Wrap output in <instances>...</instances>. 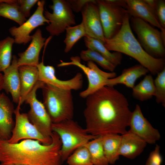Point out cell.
Here are the masks:
<instances>
[{
	"label": "cell",
	"instance_id": "277c9868",
	"mask_svg": "<svg viewBox=\"0 0 165 165\" xmlns=\"http://www.w3.org/2000/svg\"><path fill=\"white\" fill-rule=\"evenodd\" d=\"M42 89L43 104L52 123L73 119L74 108L72 90L45 83Z\"/></svg>",
	"mask_w": 165,
	"mask_h": 165
},
{
	"label": "cell",
	"instance_id": "d6a6232c",
	"mask_svg": "<svg viewBox=\"0 0 165 165\" xmlns=\"http://www.w3.org/2000/svg\"><path fill=\"white\" fill-rule=\"evenodd\" d=\"M155 11L161 26L165 29V1L156 0Z\"/></svg>",
	"mask_w": 165,
	"mask_h": 165
},
{
	"label": "cell",
	"instance_id": "83f0119b",
	"mask_svg": "<svg viewBox=\"0 0 165 165\" xmlns=\"http://www.w3.org/2000/svg\"><path fill=\"white\" fill-rule=\"evenodd\" d=\"M66 37L64 40L65 46L64 51L65 53L69 52L74 45L81 38L86 36V32L82 22L74 26L67 28Z\"/></svg>",
	"mask_w": 165,
	"mask_h": 165
},
{
	"label": "cell",
	"instance_id": "ffe728a7",
	"mask_svg": "<svg viewBox=\"0 0 165 165\" xmlns=\"http://www.w3.org/2000/svg\"><path fill=\"white\" fill-rule=\"evenodd\" d=\"M119 149V156L133 159L143 151L147 144L129 130L121 135Z\"/></svg>",
	"mask_w": 165,
	"mask_h": 165
},
{
	"label": "cell",
	"instance_id": "7a4b0ae2",
	"mask_svg": "<svg viewBox=\"0 0 165 165\" xmlns=\"http://www.w3.org/2000/svg\"><path fill=\"white\" fill-rule=\"evenodd\" d=\"M51 137L52 142L49 145L32 139L24 140L16 144L0 140V165H61V140L53 131Z\"/></svg>",
	"mask_w": 165,
	"mask_h": 165
},
{
	"label": "cell",
	"instance_id": "8d00e7d4",
	"mask_svg": "<svg viewBox=\"0 0 165 165\" xmlns=\"http://www.w3.org/2000/svg\"><path fill=\"white\" fill-rule=\"evenodd\" d=\"M3 75L0 72V91L2 89Z\"/></svg>",
	"mask_w": 165,
	"mask_h": 165
},
{
	"label": "cell",
	"instance_id": "9c48e42d",
	"mask_svg": "<svg viewBox=\"0 0 165 165\" xmlns=\"http://www.w3.org/2000/svg\"><path fill=\"white\" fill-rule=\"evenodd\" d=\"M52 2L53 5L49 6L52 13L44 11V16L50 21L46 29L51 36H59L67 28L76 24L75 16L67 0H53Z\"/></svg>",
	"mask_w": 165,
	"mask_h": 165
},
{
	"label": "cell",
	"instance_id": "52a82bcc",
	"mask_svg": "<svg viewBox=\"0 0 165 165\" xmlns=\"http://www.w3.org/2000/svg\"><path fill=\"white\" fill-rule=\"evenodd\" d=\"M96 2L104 37L106 39H110L119 31L128 13L125 0H97Z\"/></svg>",
	"mask_w": 165,
	"mask_h": 165
},
{
	"label": "cell",
	"instance_id": "d6986e66",
	"mask_svg": "<svg viewBox=\"0 0 165 165\" xmlns=\"http://www.w3.org/2000/svg\"><path fill=\"white\" fill-rule=\"evenodd\" d=\"M14 106L4 93L0 94V140H8L13 128Z\"/></svg>",
	"mask_w": 165,
	"mask_h": 165
},
{
	"label": "cell",
	"instance_id": "74e56055",
	"mask_svg": "<svg viewBox=\"0 0 165 165\" xmlns=\"http://www.w3.org/2000/svg\"><path fill=\"white\" fill-rule=\"evenodd\" d=\"M9 165H26L25 164H10Z\"/></svg>",
	"mask_w": 165,
	"mask_h": 165
},
{
	"label": "cell",
	"instance_id": "f1b7e54d",
	"mask_svg": "<svg viewBox=\"0 0 165 165\" xmlns=\"http://www.w3.org/2000/svg\"><path fill=\"white\" fill-rule=\"evenodd\" d=\"M80 58L86 61L96 63L105 69L114 72L116 67L97 52L88 49L82 50L80 53Z\"/></svg>",
	"mask_w": 165,
	"mask_h": 165
},
{
	"label": "cell",
	"instance_id": "4316f807",
	"mask_svg": "<svg viewBox=\"0 0 165 165\" xmlns=\"http://www.w3.org/2000/svg\"><path fill=\"white\" fill-rule=\"evenodd\" d=\"M84 146L88 149L93 165H109L99 136L89 141Z\"/></svg>",
	"mask_w": 165,
	"mask_h": 165
},
{
	"label": "cell",
	"instance_id": "4fadbf2b",
	"mask_svg": "<svg viewBox=\"0 0 165 165\" xmlns=\"http://www.w3.org/2000/svg\"><path fill=\"white\" fill-rule=\"evenodd\" d=\"M130 131L137 135L147 144H153L160 140V134L143 116L140 106L137 104L131 112L129 126Z\"/></svg>",
	"mask_w": 165,
	"mask_h": 165
},
{
	"label": "cell",
	"instance_id": "5bb4252c",
	"mask_svg": "<svg viewBox=\"0 0 165 165\" xmlns=\"http://www.w3.org/2000/svg\"><path fill=\"white\" fill-rule=\"evenodd\" d=\"M38 71V80L45 84L65 90H78L81 89L83 83V77L80 72L77 73L71 79L62 80L58 79L55 75L54 67L45 65L43 61L37 66Z\"/></svg>",
	"mask_w": 165,
	"mask_h": 165
},
{
	"label": "cell",
	"instance_id": "7402d4cb",
	"mask_svg": "<svg viewBox=\"0 0 165 165\" xmlns=\"http://www.w3.org/2000/svg\"><path fill=\"white\" fill-rule=\"evenodd\" d=\"M149 72L147 68L140 64L134 65L123 69L119 76L110 79L107 86L113 87L118 84H122L132 89L136 81Z\"/></svg>",
	"mask_w": 165,
	"mask_h": 165
},
{
	"label": "cell",
	"instance_id": "8992f818",
	"mask_svg": "<svg viewBox=\"0 0 165 165\" xmlns=\"http://www.w3.org/2000/svg\"><path fill=\"white\" fill-rule=\"evenodd\" d=\"M130 23L138 41L148 54L156 58L165 56V33L140 19L131 17Z\"/></svg>",
	"mask_w": 165,
	"mask_h": 165
},
{
	"label": "cell",
	"instance_id": "1f68e13d",
	"mask_svg": "<svg viewBox=\"0 0 165 165\" xmlns=\"http://www.w3.org/2000/svg\"><path fill=\"white\" fill-rule=\"evenodd\" d=\"M155 88V96L158 103L165 107V68L159 72L154 80Z\"/></svg>",
	"mask_w": 165,
	"mask_h": 165
},
{
	"label": "cell",
	"instance_id": "e575fe53",
	"mask_svg": "<svg viewBox=\"0 0 165 165\" xmlns=\"http://www.w3.org/2000/svg\"><path fill=\"white\" fill-rule=\"evenodd\" d=\"M38 0H19V10L26 18L30 16V10Z\"/></svg>",
	"mask_w": 165,
	"mask_h": 165
},
{
	"label": "cell",
	"instance_id": "8fae6325",
	"mask_svg": "<svg viewBox=\"0 0 165 165\" xmlns=\"http://www.w3.org/2000/svg\"><path fill=\"white\" fill-rule=\"evenodd\" d=\"M20 106L18 103L14 110L15 124L10 138L6 141L11 144H16L22 139H34L39 141L43 144H50L52 139L50 140L45 138L38 131L30 121L27 113L20 112Z\"/></svg>",
	"mask_w": 165,
	"mask_h": 165
},
{
	"label": "cell",
	"instance_id": "2e32d148",
	"mask_svg": "<svg viewBox=\"0 0 165 165\" xmlns=\"http://www.w3.org/2000/svg\"><path fill=\"white\" fill-rule=\"evenodd\" d=\"M125 8L129 15L140 19L165 32L157 18L155 10L144 0H125Z\"/></svg>",
	"mask_w": 165,
	"mask_h": 165
},
{
	"label": "cell",
	"instance_id": "44dd1931",
	"mask_svg": "<svg viewBox=\"0 0 165 165\" xmlns=\"http://www.w3.org/2000/svg\"><path fill=\"white\" fill-rule=\"evenodd\" d=\"M18 71L20 85V96L19 103L21 105L38 81V71L37 66L29 65L19 66Z\"/></svg>",
	"mask_w": 165,
	"mask_h": 165
},
{
	"label": "cell",
	"instance_id": "7c38bea8",
	"mask_svg": "<svg viewBox=\"0 0 165 165\" xmlns=\"http://www.w3.org/2000/svg\"><path fill=\"white\" fill-rule=\"evenodd\" d=\"M45 3L44 0H38L36 10L28 20L18 27L13 26L9 29L10 33L14 37L15 43L26 44L31 40L30 34L33 30L44 25L45 23L50 24L43 15Z\"/></svg>",
	"mask_w": 165,
	"mask_h": 165
},
{
	"label": "cell",
	"instance_id": "4dcf8cb0",
	"mask_svg": "<svg viewBox=\"0 0 165 165\" xmlns=\"http://www.w3.org/2000/svg\"><path fill=\"white\" fill-rule=\"evenodd\" d=\"M66 160L68 165H93L88 150L85 146L75 150Z\"/></svg>",
	"mask_w": 165,
	"mask_h": 165
},
{
	"label": "cell",
	"instance_id": "603a6c76",
	"mask_svg": "<svg viewBox=\"0 0 165 165\" xmlns=\"http://www.w3.org/2000/svg\"><path fill=\"white\" fill-rule=\"evenodd\" d=\"M104 152L109 164H114L119 159L121 135L113 134L101 136Z\"/></svg>",
	"mask_w": 165,
	"mask_h": 165
},
{
	"label": "cell",
	"instance_id": "f546056e",
	"mask_svg": "<svg viewBox=\"0 0 165 165\" xmlns=\"http://www.w3.org/2000/svg\"><path fill=\"white\" fill-rule=\"evenodd\" d=\"M14 43V38L9 36L0 41V72H3L10 64Z\"/></svg>",
	"mask_w": 165,
	"mask_h": 165
},
{
	"label": "cell",
	"instance_id": "5b68a950",
	"mask_svg": "<svg viewBox=\"0 0 165 165\" xmlns=\"http://www.w3.org/2000/svg\"><path fill=\"white\" fill-rule=\"evenodd\" d=\"M52 128L59 135L61 142L60 155L62 163L75 150L98 137L89 134L86 128L73 119L53 123Z\"/></svg>",
	"mask_w": 165,
	"mask_h": 165
},
{
	"label": "cell",
	"instance_id": "d590c367",
	"mask_svg": "<svg viewBox=\"0 0 165 165\" xmlns=\"http://www.w3.org/2000/svg\"><path fill=\"white\" fill-rule=\"evenodd\" d=\"M91 0H67L69 3L73 11L76 13L81 11L83 6Z\"/></svg>",
	"mask_w": 165,
	"mask_h": 165
},
{
	"label": "cell",
	"instance_id": "3957f363",
	"mask_svg": "<svg viewBox=\"0 0 165 165\" xmlns=\"http://www.w3.org/2000/svg\"><path fill=\"white\" fill-rule=\"evenodd\" d=\"M130 20L127 13L119 31L112 38H105L104 46L109 51L118 52L132 57L151 74H157L165 68L164 58H155L145 51L132 32Z\"/></svg>",
	"mask_w": 165,
	"mask_h": 165
},
{
	"label": "cell",
	"instance_id": "30bf717a",
	"mask_svg": "<svg viewBox=\"0 0 165 165\" xmlns=\"http://www.w3.org/2000/svg\"><path fill=\"white\" fill-rule=\"evenodd\" d=\"M45 83L38 80L28 95L25 103L29 105L30 109L27 113L29 120L45 138L51 140L52 123L43 104L37 98L36 91L42 88Z\"/></svg>",
	"mask_w": 165,
	"mask_h": 165
},
{
	"label": "cell",
	"instance_id": "9a60e30c",
	"mask_svg": "<svg viewBox=\"0 0 165 165\" xmlns=\"http://www.w3.org/2000/svg\"><path fill=\"white\" fill-rule=\"evenodd\" d=\"M81 12L86 36L97 39L104 44L105 38L96 0H91L87 3Z\"/></svg>",
	"mask_w": 165,
	"mask_h": 165
},
{
	"label": "cell",
	"instance_id": "836d02e7",
	"mask_svg": "<svg viewBox=\"0 0 165 165\" xmlns=\"http://www.w3.org/2000/svg\"><path fill=\"white\" fill-rule=\"evenodd\" d=\"M163 158L160 152V146L156 145L149 155L145 165H161Z\"/></svg>",
	"mask_w": 165,
	"mask_h": 165
},
{
	"label": "cell",
	"instance_id": "6da1fadb",
	"mask_svg": "<svg viewBox=\"0 0 165 165\" xmlns=\"http://www.w3.org/2000/svg\"><path fill=\"white\" fill-rule=\"evenodd\" d=\"M86 129L96 136L127 131L131 112L127 99L113 87L105 86L86 97Z\"/></svg>",
	"mask_w": 165,
	"mask_h": 165
},
{
	"label": "cell",
	"instance_id": "ac0fdd59",
	"mask_svg": "<svg viewBox=\"0 0 165 165\" xmlns=\"http://www.w3.org/2000/svg\"><path fill=\"white\" fill-rule=\"evenodd\" d=\"M46 39L42 36L41 30L38 29L31 35V42L27 49L24 52L18 53V66L22 65L37 66L39 64V53L45 44Z\"/></svg>",
	"mask_w": 165,
	"mask_h": 165
},
{
	"label": "cell",
	"instance_id": "d4e9b609",
	"mask_svg": "<svg viewBox=\"0 0 165 165\" xmlns=\"http://www.w3.org/2000/svg\"><path fill=\"white\" fill-rule=\"evenodd\" d=\"M19 0H0V16L12 20L20 26L27 19L19 10Z\"/></svg>",
	"mask_w": 165,
	"mask_h": 165
},
{
	"label": "cell",
	"instance_id": "ba28073f",
	"mask_svg": "<svg viewBox=\"0 0 165 165\" xmlns=\"http://www.w3.org/2000/svg\"><path fill=\"white\" fill-rule=\"evenodd\" d=\"M70 59L71 61L69 62L61 61V63L57 66L58 67L75 66L86 74L88 80V85L85 90L79 93V96L82 98H86L101 88L107 86L109 79L116 76V73L114 72H108L101 70L92 61H87L86 66L81 63L80 58L78 56L72 57Z\"/></svg>",
	"mask_w": 165,
	"mask_h": 165
},
{
	"label": "cell",
	"instance_id": "e0dca14e",
	"mask_svg": "<svg viewBox=\"0 0 165 165\" xmlns=\"http://www.w3.org/2000/svg\"><path fill=\"white\" fill-rule=\"evenodd\" d=\"M18 58L13 56L11 64L3 71L2 89L10 93L13 101L18 104L20 96V85L18 65Z\"/></svg>",
	"mask_w": 165,
	"mask_h": 165
},
{
	"label": "cell",
	"instance_id": "484cf974",
	"mask_svg": "<svg viewBox=\"0 0 165 165\" xmlns=\"http://www.w3.org/2000/svg\"><path fill=\"white\" fill-rule=\"evenodd\" d=\"M154 80L152 75H145L143 79L132 88L133 97L141 101L152 98L155 94Z\"/></svg>",
	"mask_w": 165,
	"mask_h": 165
},
{
	"label": "cell",
	"instance_id": "cb8c5ba5",
	"mask_svg": "<svg viewBox=\"0 0 165 165\" xmlns=\"http://www.w3.org/2000/svg\"><path fill=\"white\" fill-rule=\"evenodd\" d=\"M84 41L88 49L98 53L116 67L121 64L122 53L117 52L111 53L101 42L87 36L84 37Z\"/></svg>",
	"mask_w": 165,
	"mask_h": 165
}]
</instances>
